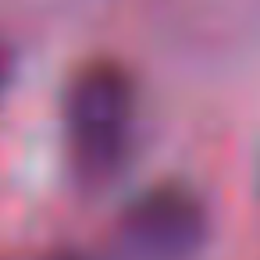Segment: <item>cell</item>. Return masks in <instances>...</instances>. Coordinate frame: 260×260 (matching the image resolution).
<instances>
[{"instance_id":"1","label":"cell","mask_w":260,"mask_h":260,"mask_svg":"<svg viewBox=\"0 0 260 260\" xmlns=\"http://www.w3.org/2000/svg\"><path fill=\"white\" fill-rule=\"evenodd\" d=\"M136 118V82L118 61H86L64 89V139L86 182L111 178L125 153Z\"/></svg>"},{"instance_id":"2","label":"cell","mask_w":260,"mask_h":260,"mask_svg":"<svg viewBox=\"0 0 260 260\" xmlns=\"http://www.w3.org/2000/svg\"><path fill=\"white\" fill-rule=\"evenodd\" d=\"M207 228L203 200L185 185L164 182L121 210L114 249L121 260H192L207 242Z\"/></svg>"},{"instance_id":"3","label":"cell","mask_w":260,"mask_h":260,"mask_svg":"<svg viewBox=\"0 0 260 260\" xmlns=\"http://www.w3.org/2000/svg\"><path fill=\"white\" fill-rule=\"evenodd\" d=\"M8 79H11V54H8L4 43H0V96H4V89H8Z\"/></svg>"},{"instance_id":"4","label":"cell","mask_w":260,"mask_h":260,"mask_svg":"<svg viewBox=\"0 0 260 260\" xmlns=\"http://www.w3.org/2000/svg\"><path fill=\"white\" fill-rule=\"evenodd\" d=\"M50 260H86V256H75V253H57V256H50Z\"/></svg>"}]
</instances>
